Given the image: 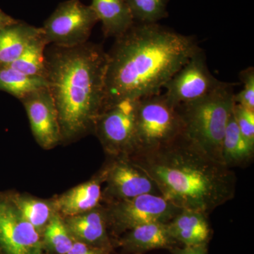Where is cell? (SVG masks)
I'll list each match as a JSON object with an SVG mask.
<instances>
[{
    "label": "cell",
    "mask_w": 254,
    "mask_h": 254,
    "mask_svg": "<svg viewBox=\"0 0 254 254\" xmlns=\"http://www.w3.org/2000/svg\"><path fill=\"white\" fill-rule=\"evenodd\" d=\"M47 46H48V43L43 33V36L37 38L36 41L28 46L16 61L6 67L13 68L25 74L46 78Z\"/></svg>",
    "instance_id": "22"
},
{
    "label": "cell",
    "mask_w": 254,
    "mask_h": 254,
    "mask_svg": "<svg viewBox=\"0 0 254 254\" xmlns=\"http://www.w3.org/2000/svg\"><path fill=\"white\" fill-rule=\"evenodd\" d=\"M233 115L242 134L254 143V111L235 103Z\"/></svg>",
    "instance_id": "26"
},
{
    "label": "cell",
    "mask_w": 254,
    "mask_h": 254,
    "mask_svg": "<svg viewBox=\"0 0 254 254\" xmlns=\"http://www.w3.org/2000/svg\"><path fill=\"white\" fill-rule=\"evenodd\" d=\"M110 252L103 249L75 242L71 250L66 254H109Z\"/></svg>",
    "instance_id": "27"
},
{
    "label": "cell",
    "mask_w": 254,
    "mask_h": 254,
    "mask_svg": "<svg viewBox=\"0 0 254 254\" xmlns=\"http://www.w3.org/2000/svg\"><path fill=\"white\" fill-rule=\"evenodd\" d=\"M119 243L126 250L138 253L158 249L173 248L177 242L170 235L168 223L149 222L125 232Z\"/></svg>",
    "instance_id": "15"
},
{
    "label": "cell",
    "mask_w": 254,
    "mask_h": 254,
    "mask_svg": "<svg viewBox=\"0 0 254 254\" xmlns=\"http://www.w3.org/2000/svg\"><path fill=\"white\" fill-rule=\"evenodd\" d=\"M254 155V143L242 134L232 112L222 141V163L230 169L246 166L252 163Z\"/></svg>",
    "instance_id": "19"
},
{
    "label": "cell",
    "mask_w": 254,
    "mask_h": 254,
    "mask_svg": "<svg viewBox=\"0 0 254 254\" xmlns=\"http://www.w3.org/2000/svg\"><path fill=\"white\" fill-rule=\"evenodd\" d=\"M43 33V28L21 21L0 29V69L16 61L28 46Z\"/></svg>",
    "instance_id": "17"
},
{
    "label": "cell",
    "mask_w": 254,
    "mask_h": 254,
    "mask_svg": "<svg viewBox=\"0 0 254 254\" xmlns=\"http://www.w3.org/2000/svg\"><path fill=\"white\" fill-rule=\"evenodd\" d=\"M105 203L134 198L138 195L160 194L153 180L132 162L129 157H114L103 167Z\"/></svg>",
    "instance_id": "11"
},
{
    "label": "cell",
    "mask_w": 254,
    "mask_h": 254,
    "mask_svg": "<svg viewBox=\"0 0 254 254\" xmlns=\"http://www.w3.org/2000/svg\"><path fill=\"white\" fill-rule=\"evenodd\" d=\"M9 193L23 218L42 235L51 219L58 213L53 198L45 199L28 193Z\"/></svg>",
    "instance_id": "20"
},
{
    "label": "cell",
    "mask_w": 254,
    "mask_h": 254,
    "mask_svg": "<svg viewBox=\"0 0 254 254\" xmlns=\"http://www.w3.org/2000/svg\"><path fill=\"white\" fill-rule=\"evenodd\" d=\"M98 21L90 5L79 0H67L58 5L42 28L48 45L73 48L88 42Z\"/></svg>",
    "instance_id": "8"
},
{
    "label": "cell",
    "mask_w": 254,
    "mask_h": 254,
    "mask_svg": "<svg viewBox=\"0 0 254 254\" xmlns=\"http://www.w3.org/2000/svg\"><path fill=\"white\" fill-rule=\"evenodd\" d=\"M20 101L26 110L37 143L44 150L53 149L61 143L58 110L49 88L33 92Z\"/></svg>",
    "instance_id": "12"
},
{
    "label": "cell",
    "mask_w": 254,
    "mask_h": 254,
    "mask_svg": "<svg viewBox=\"0 0 254 254\" xmlns=\"http://www.w3.org/2000/svg\"><path fill=\"white\" fill-rule=\"evenodd\" d=\"M240 78L243 83V88L234 96L236 104L242 105L254 111V68L250 66L242 70Z\"/></svg>",
    "instance_id": "25"
},
{
    "label": "cell",
    "mask_w": 254,
    "mask_h": 254,
    "mask_svg": "<svg viewBox=\"0 0 254 254\" xmlns=\"http://www.w3.org/2000/svg\"><path fill=\"white\" fill-rule=\"evenodd\" d=\"M173 254H207V243L177 248L173 250Z\"/></svg>",
    "instance_id": "28"
},
{
    "label": "cell",
    "mask_w": 254,
    "mask_h": 254,
    "mask_svg": "<svg viewBox=\"0 0 254 254\" xmlns=\"http://www.w3.org/2000/svg\"><path fill=\"white\" fill-rule=\"evenodd\" d=\"M129 158L153 180L160 194L178 208L208 215L235 197V173L183 133L168 144Z\"/></svg>",
    "instance_id": "2"
},
{
    "label": "cell",
    "mask_w": 254,
    "mask_h": 254,
    "mask_svg": "<svg viewBox=\"0 0 254 254\" xmlns=\"http://www.w3.org/2000/svg\"><path fill=\"white\" fill-rule=\"evenodd\" d=\"M45 88H48L46 78L25 74L9 67L0 69V91L6 92L19 100Z\"/></svg>",
    "instance_id": "21"
},
{
    "label": "cell",
    "mask_w": 254,
    "mask_h": 254,
    "mask_svg": "<svg viewBox=\"0 0 254 254\" xmlns=\"http://www.w3.org/2000/svg\"><path fill=\"white\" fill-rule=\"evenodd\" d=\"M109 230L124 234L149 222L168 223L181 208L159 194L148 193L105 205Z\"/></svg>",
    "instance_id": "7"
},
{
    "label": "cell",
    "mask_w": 254,
    "mask_h": 254,
    "mask_svg": "<svg viewBox=\"0 0 254 254\" xmlns=\"http://www.w3.org/2000/svg\"><path fill=\"white\" fill-rule=\"evenodd\" d=\"M46 79L54 99L62 143L93 133L103 110L108 53L87 43L73 48L53 46L46 53Z\"/></svg>",
    "instance_id": "3"
},
{
    "label": "cell",
    "mask_w": 254,
    "mask_h": 254,
    "mask_svg": "<svg viewBox=\"0 0 254 254\" xmlns=\"http://www.w3.org/2000/svg\"><path fill=\"white\" fill-rule=\"evenodd\" d=\"M135 23H157L168 16V0H125Z\"/></svg>",
    "instance_id": "24"
},
{
    "label": "cell",
    "mask_w": 254,
    "mask_h": 254,
    "mask_svg": "<svg viewBox=\"0 0 254 254\" xmlns=\"http://www.w3.org/2000/svg\"><path fill=\"white\" fill-rule=\"evenodd\" d=\"M183 128L178 110L169 103L165 95L160 93L138 100L134 155L168 144L181 136Z\"/></svg>",
    "instance_id": "5"
},
{
    "label": "cell",
    "mask_w": 254,
    "mask_h": 254,
    "mask_svg": "<svg viewBox=\"0 0 254 254\" xmlns=\"http://www.w3.org/2000/svg\"><path fill=\"white\" fill-rule=\"evenodd\" d=\"M64 218V217H63ZM75 242L110 251L112 244L105 205L64 218Z\"/></svg>",
    "instance_id": "13"
},
{
    "label": "cell",
    "mask_w": 254,
    "mask_h": 254,
    "mask_svg": "<svg viewBox=\"0 0 254 254\" xmlns=\"http://www.w3.org/2000/svg\"><path fill=\"white\" fill-rule=\"evenodd\" d=\"M138 100H125L102 110L94 131L109 158L131 157L136 150V115Z\"/></svg>",
    "instance_id": "6"
},
{
    "label": "cell",
    "mask_w": 254,
    "mask_h": 254,
    "mask_svg": "<svg viewBox=\"0 0 254 254\" xmlns=\"http://www.w3.org/2000/svg\"><path fill=\"white\" fill-rule=\"evenodd\" d=\"M0 254H46L41 234L23 218L9 192H0Z\"/></svg>",
    "instance_id": "10"
},
{
    "label": "cell",
    "mask_w": 254,
    "mask_h": 254,
    "mask_svg": "<svg viewBox=\"0 0 254 254\" xmlns=\"http://www.w3.org/2000/svg\"><path fill=\"white\" fill-rule=\"evenodd\" d=\"M115 39L108 53L103 110L123 100L160 94L200 48L194 37L158 23H135Z\"/></svg>",
    "instance_id": "1"
},
{
    "label": "cell",
    "mask_w": 254,
    "mask_h": 254,
    "mask_svg": "<svg viewBox=\"0 0 254 254\" xmlns=\"http://www.w3.org/2000/svg\"><path fill=\"white\" fill-rule=\"evenodd\" d=\"M207 216L198 210L182 209L168 222L170 235L185 246L207 243L210 234Z\"/></svg>",
    "instance_id": "16"
},
{
    "label": "cell",
    "mask_w": 254,
    "mask_h": 254,
    "mask_svg": "<svg viewBox=\"0 0 254 254\" xmlns=\"http://www.w3.org/2000/svg\"><path fill=\"white\" fill-rule=\"evenodd\" d=\"M41 237L46 254H66L75 242L63 217L58 213L51 219Z\"/></svg>",
    "instance_id": "23"
},
{
    "label": "cell",
    "mask_w": 254,
    "mask_h": 254,
    "mask_svg": "<svg viewBox=\"0 0 254 254\" xmlns=\"http://www.w3.org/2000/svg\"><path fill=\"white\" fill-rule=\"evenodd\" d=\"M234 96L233 83L222 82L204 98L177 107L183 123L185 136L205 154L221 163L222 141L233 112Z\"/></svg>",
    "instance_id": "4"
},
{
    "label": "cell",
    "mask_w": 254,
    "mask_h": 254,
    "mask_svg": "<svg viewBox=\"0 0 254 254\" xmlns=\"http://www.w3.org/2000/svg\"><path fill=\"white\" fill-rule=\"evenodd\" d=\"M222 82L210 72L204 52L200 48L166 83L164 95L177 108L204 98Z\"/></svg>",
    "instance_id": "9"
},
{
    "label": "cell",
    "mask_w": 254,
    "mask_h": 254,
    "mask_svg": "<svg viewBox=\"0 0 254 254\" xmlns=\"http://www.w3.org/2000/svg\"><path fill=\"white\" fill-rule=\"evenodd\" d=\"M104 182L105 172L101 168L88 181L53 197L57 211L65 218L99 206L103 201L102 186Z\"/></svg>",
    "instance_id": "14"
},
{
    "label": "cell",
    "mask_w": 254,
    "mask_h": 254,
    "mask_svg": "<svg viewBox=\"0 0 254 254\" xmlns=\"http://www.w3.org/2000/svg\"><path fill=\"white\" fill-rule=\"evenodd\" d=\"M102 23L103 34L118 38L135 23L125 0H91L90 5Z\"/></svg>",
    "instance_id": "18"
},
{
    "label": "cell",
    "mask_w": 254,
    "mask_h": 254,
    "mask_svg": "<svg viewBox=\"0 0 254 254\" xmlns=\"http://www.w3.org/2000/svg\"><path fill=\"white\" fill-rule=\"evenodd\" d=\"M18 20L11 17L9 15L6 14L1 9H0V29L9 26V25L14 24L17 22Z\"/></svg>",
    "instance_id": "29"
}]
</instances>
